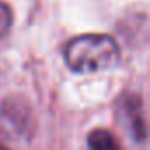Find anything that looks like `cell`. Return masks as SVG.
<instances>
[{"instance_id":"cell-1","label":"cell","mask_w":150,"mask_h":150,"mask_svg":"<svg viewBox=\"0 0 150 150\" xmlns=\"http://www.w3.org/2000/svg\"><path fill=\"white\" fill-rule=\"evenodd\" d=\"M64 58L69 69L76 72H97L113 67L120 58L118 44L104 34H87L65 44Z\"/></svg>"},{"instance_id":"cell-2","label":"cell","mask_w":150,"mask_h":150,"mask_svg":"<svg viewBox=\"0 0 150 150\" xmlns=\"http://www.w3.org/2000/svg\"><path fill=\"white\" fill-rule=\"evenodd\" d=\"M88 150H120V146L108 129H94L88 134Z\"/></svg>"},{"instance_id":"cell-3","label":"cell","mask_w":150,"mask_h":150,"mask_svg":"<svg viewBox=\"0 0 150 150\" xmlns=\"http://www.w3.org/2000/svg\"><path fill=\"white\" fill-rule=\"evenodd\" d=\"M11 9L7 4L0 2V37H4L11 28Z\"/></svg>"},{"instance_id":"cell-4","label":"cell","mask_w":150,"mask_h":150,"mask_svg":"<svg viewBox=\"0 0 150 150\" xmlns=\"http://www.w3.org/2000/svg\"><path fill=\"white\" fill-rule=\"evenodd\" d=\"M0 150H6V148H4V146H0Z\"/></svg>"}]
</instances>
